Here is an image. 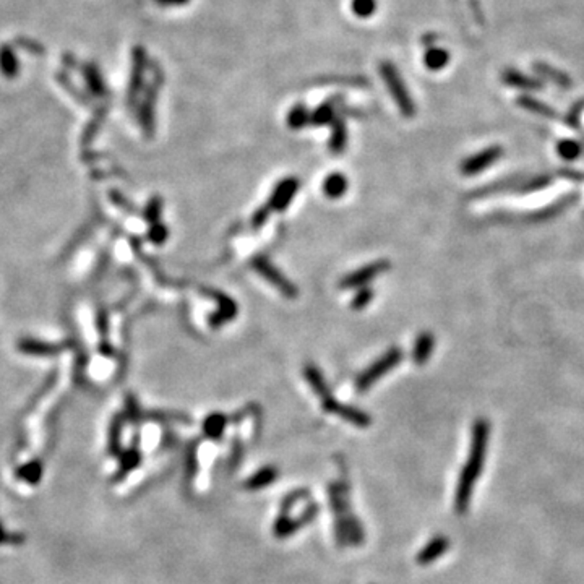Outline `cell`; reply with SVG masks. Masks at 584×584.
Listing matches in <instances>:
<instances>
[{
  "label": "cell",
  "instance_id": "6da1fadb",
  "mask_svg": "<svg viewBox=\"0 0 584 584\" xmlns=\"http://www.w3.org/2000/svg\"><path fill=\"white\" fill-rule=\"evenodd\" d=\"M490 437V424L487 419H477L472 425L471 435V448L466 463L459 472V481L456 485L455 494V511L458 515L468 511L469 503H471L474 487H476L477 479L484 471V464L487 458V446H489Z\"/></svg>",
  "mask_w": 584,
  "mask_h": 584
},
{
  "label": "cell",
  "instance_id": "7a4b0ae2",
  "mask_svg": "<svg viewBox=\"0 0 584 584\" xmlns=\"http://www.w3.org/2000/svg\"><path fill=\"white\" fill-rule=\"evenodd\" d=\"M380 73H381V78H383L385 85L388 86L390 94L393 96L394 103H396V106L399 111H401L403 116H406L407 118L414 117V114L417 111L416 104L414 101H412L406 85H404L401 75H399L396 67H394L392 62H381Z\"/></svg>",
  "mask_w": 584,
  "mask_h": 584
},
{
  "label": "cell",
  "instance_id": "3957f363",
  "mask_svg": "<svg viewBox=\"0 0 584 584\" xmlns=\"http://www.w3.org/2000/svg\"><path fill=\"white\" fill-rule=\"evenodd\" d=\"M403 357L404 354L399 348H392L386 351L381 357H379L375 362L370 364V366H368L366 370L357 377V380H355V388H357V392L366 393L367 390L375 383V381H379L381 377L385 375V373L392 372L393 368H396L399 366V362L403 361Z\"/></svg>",
  "mask_w": 584,
  "mask_h": 584
},
{
  "label": "cell",
  "instance_id": "277c9868",
  "mask_svg": "<svg viewBox=\"0 0 584 584\" xmlns=\"http://www.w3.org/2000/svg\"><path fill=\"white\" fill-rule=\"evenodd\" d=\"M252 266L255 268V271L260 276H263L268 283L273 284V286L278 289V291L283 294V296L291 297L294 299L299 294L297 288L294 286V284L289 281L286 276H284L281 271L276 268L275 265H271L270 262L266 260L265 257H255L252 260Z\"/></svg>",
  "mask_w": 584,
  "mask_h": 584
},
{
  "label": "cell",
  "instance_id": "5b68a950",
  "mask_svg": "<svg viewBox=\"0 0 584 584\" xmlns=\"http://www.w3.org/2000/svg\"><path fill=\"white\" fill-rule=\"evenodd\" d=\"M390 268H392V263L386 260H377L373 263H368V265L359 268V270L353 271V273H349L348 276H344V278L340 281V286L341 289L364 288L367 286L368 283H372L375 278H379V276L386 273Z\"/></svg>",
  "mask_w": 584,
  "mask_h": 584
},
{
  "label": "cell",
  "instance_id": "8992f818",
  "mask_svg": "<svg viewBox=\"0 0 584 584\" xmlns=\"http://www.w3.org/2000/svg\"><path fill=\"white\" fill-rule=\"evenodd\" d=\"M502 156H503V148L498 147V144H494V147H489L482 149V151L476 153V155L466 157V160L461 162L459 170L461 174L466 175V177L477 175L484 173V170L487 168H490L492 164H495V162H497Z\"/></svg>",
  "mask_w": 584,
  "mask_h": 584
},
{
  "label": "cell",
  "instance_id": "52a82bcc",
  "mask_svg": "<svg viewBox=\"0 0 584 584\" xmlns=\"http://www.w3.org/2000/svg\"><path fill=\"white\" fill-rule=\"evenodd\" d=\"M317 513H318V507L315 503L310 505V507L307 508V510L302 513L301 516L296 518V520L289 518V515H281L279 513L278 518H276V521H275V526H273L275 535L278 539L291 537V535L296 534L299 529L305 528L309 522L314 521L315 516H317Z\"/></svg>",
  "mask_w": 584,
  "mask_h": 584
},
{
  "label": "cell",
  "instance_id": "ba28073f",
  "mask_svg": "<svg viewBox=\"0 0 584 584\" xmlns=\"http://www.w3.org/2000/svg\"><path fill=\"white\" fill-rule=\"evenodd\" d=\"M322 407H323L325 412H329V414H335L338 417H341V419L346 420V422L357 425V427H361V429H366L372 424L370 416H368L367 412L357 409V407H354V406H348V404H342L340 401H336L335 398H329V399H327V401H322Z\"/></svg>",
  "mask_w": 584,
  "mask_h": 584
},
{
  "label": "cell",
  "instance_id": "9c48e42d",
  "mask_svg": "<svg viewBox=\"0 0 584 584\" xmlns=\"http://www.w3.org/2000/svg\"><path fill=\"white\" fill-rule=\"evenodd\" d=\"M299 187H301V183H299L296 177L283 179L275 187V190L271 192L270 200L266 203L271 208V212H284V210H288V206L292 203L294 196H296Z\"/></svg>",
  "mask_w": 584,
  "mask_h": 584
},
{
  "label": "cell",
  "instance_id": "30bf717a",
  "mask_svg": "<svg viewBox=\"0 0 584 584\" xmlns=\"http://www.w3.org/2000/svg\"><path fill=\"white\" fill-rule=\"evenodd\" d=\"M448 548H450V539L446 535H437L432 541L425 544L422 550L417 553V563L422 566L435 563L440 557L445 555Z\"/></svg>",
  "mask_w": 584,
  "mask_h": 584
},
{
  "label": "cell",
  "instance_id": "8fae6325",
  "mask_svg": "<svg viewBox=\"0 0 584 584\" xmlns=\"http://www.w3.org/2000/svg\"><path fill=\"white\" fill-rule=\"evenodd\" d=\"M433 349H435V336L430 331H422L416 338L414 346H412V362L416 366H425L432 357Z\"/></svg>",
  "mask_w": 584,
  "mask_h": 584
},
{
  "label": "cell",
  "instance_id": "7c38bea8",
  "mask_svg": "<svg viewBox=\"0 0 584 584\" xmlns=\"http://www.w3.org/2000/svg\"><path fill=\"white\" fill-rule=\"evenodd\" d=\"M140 463H142V453H140L138 448L137 446L129 448V450L124 451V453L118 456V469L117 472L114 474L112 482L124 481L130 472H134L135 469L140 466Z\"/></svg>",
  "mask_w": 584,
  "mask_h": 584
},
{
  "label": "cell",
  "instance_id": "4fadbf2b",
  "mask_svg": "<svg viewBox=\"0 0 584 584\" xmlns=\"http://www.w3.org/2000/svg\"><path fill=\"white\" fill-rule=\"evenodd\" d=\"M279 476V469L276 466H265L258 469L255 474H252L247 481L244 482V489L249 492H257L266 489L268 485L275 484L276 479Z\"/></svg>",
  "mask_w": 584,
  "mask_h": 584
},
{
  "label": "cell",
  "instance_id": "5bb4252c",
  "mask_svg": "<svg viewBox=\"0 0 584 584\" xmlns=\"http://www.w3.org/2000/svg\"><path fill=\"white\" fill-rule=\"evenodd\" d=\"M304 377H305L307 383L310 385V388L314 390L315 394H317V396L322 399V401H327V399L333 398L331 392H329V386L327 383V380H325L323 373L320 372V368L317 366H314V364H309V366H305Z\"/></svg>",
  "mask_w": 584,
  "mask_h": 584
},
{
  "label": "cell",
  "instance_id": "9a60e30c",
  "mask_svg": "<svg viewBox=\"0 0 584 584\" xmlns=\"http://www.w3.org/2000/svg\"><path fill=\"white\" fill-rule=\"evenodd\" d=\"M161 81L151 85L148 90L147 98H144L142 104V112H140V118H142V125L147 135H151L155 130V103H156V94H157V86Z\"/></svg>",
  "mask_w": 584,
  "mask_h": 584
},
{
  "label": "cell",
  "instance_id": "2e32d148",
  "mask_svg": "<svg viewBox=\"0 0 584 584\" xmlns=\"http://www.w3.org/2000/svg\"><path fill=\"white\" fill-rule=\"evenodd\" d=\"M216 301L219 304V309L216 310V314H213L212 317H210V323H212L213 328L223 327L224 323L236 318L237 315V305L231 297L224 296V294H218Z\"/></svg>",
  "mask_w": 584,
  "mask_h": 584
},
{
  "label": "cell",
  "instance_id": "e0dca14e",
  "mask_svg": "<svg viewBox=\"0 0 584 584\" xmlns=\"http://www.w3.org/2000/svg\"><path fill=\"white\" fill-rule=\"evenodd\" d=\"M348 187H349V182H348V177H346L344 174L333 173V174H329L328 177L323 181L322 190H323L327 199L338 200V199H341V196L344 195L346 192H348Z\"/></svg>",
  "mask_w": 584,
  "mask_h": 584
},
{
  "label": "cell",
  "instance_id": "ac0fdd59",
  "mask_svg": "<svg viewBox=\"0 0 584 584\" xmlns=\"http://www.w3.org/2000/svg\"><path fill=\"white\" fill-rule=\"evenodd\" d=\"M44 474V464L41 459H33L28 461V463L21 464V466L16 468L15 471V477L18 479V481L25 482V484L28 485H38L39 482H41Z\"/></svg>",
  "mask_w": 584,
  "mask_h": 584
},
{
  "label": "cell",
  "instance_id": "d6986e66",
  "mask_svg": "<svg viewBox=\"0 0 584 584\" xmlns=\"http://www.w3.org/2000/svg\"><path fill=\"white\" fill-rule=\"evenodd\" d=\"M227 427V417L223 412H213L203 420V435L210 440H221Z\"/></svg>",
  "mask_w": 584,
  "mask_h": 584
},
{
  "label": "cell",
  "instance_id": "ffe728a7",
  "mask_svg": "<svg viewBox=\"0 0 584 584\" xmlns=\"http://www.w3.org/2000/svg\"><path fill=\"white\" fill-rule=\"evenodd\" d=\"M346 144H348V129H346L344 120L336 118L333 122L331 137H329V151L340 155V153L344 151Z\"/></svg>",
  "mask_w": 584,
  "mask_h": 584
},
{
  "label": "cell",
  "instance_id": "44dd1931",
  "mask_svg": "<svg viewBox=\"0 0 584 584\" xmlns=\"http://www.w3.org/2000/svg\"><path fill=\"white\" fill-rule=\"evenodd\" d=\"M552 182H553V177H552V175H548V174L535 175V177L526 179V181H521V179H520V182L516 183L515 188H513V192L521 193V195H526V193H533V192L542 190V188H546V187L550 186Z\"/></svg>",
  "mask_w": 584,
  "mask_h": 584
},
{
  "label": "cell",
  "instance_id": "7402d4cb",
  "mask_svg": "<svg viewBox=\"0 0 584 584\" xmlns=\"http://www.w3.org/2000/svg\"><path fill=\"white\" fill-rule=\"evenodd\" d=\"M122 425H124V419H122V416H117V417H114V420L111 422V427H109L107 450L112 456H120L122 455V445H120Z\"/></svg>",
  "mask_w": 584,
  "mask_h": 584
},
{
  "label": "cell",
  "instance_id": "603a6c76",
  "mask_svg": "<svg viewBox=\"0 0 584 584\" xmlns=\"http://www.w3.org/2000/svg\"><path fill=\"white\" fill-rule=\"evenodd\" d=\"M448 62H450V54H448V51L438 49V47H432V49H429L424 55L425 67L432 70V72L445 68Z\"/></svg>",
  "mask_w": 584,
  "mask_h": 584
},
{
  "label": "cell",
  "instance_id": "cb8c5ba5",
  "mask_svg": "<svg viewBox=\"0 0 584 584\" xmlns=\"http://www.w3.org/2000/svg\"><path fill=\"white\" fill-rule=\"evenodd\" d=\"M336 120V111L335 106L329 103H323L310 114V124L315 127H322L333 124Z\"/></svg>",
  "mask_w": 584,
  "mask_h": 584
},
{
  "label": "cell",
  "instance_id": "d4e9b609",
  "mask_svg": "<svg viewBox=\"0 0 584 584\" xmlns=\"http://www.w3.org/2000/svg\"><path fill=\"white\" fill-rule=\"evenodd\" d=\"M503 81L508 83L510 86L521 88V90H539V88L542 86L541 81L524 77V75L518 73L515 70H508V72H505Z\"/></svg>",
  "mask_w": 584,
  "mask_h": 584
},
{
  "label": "cell",
  "instance_id": "484cf974",
  "mask_svg": "<svg viewBox=\"0 0 584 584\" xmlns=\"http://www.w3.org/2000/svg\"><path fill=\"white\" fill-rule=\"evenodd\" d=\"M144 65H147V55L144 51L137 49L135 51V67H134V77H131V96H137L140 86L143 85V75H144Z\"/></svg>",
  "mask_w": 584,
  "mask_h": 584
},
{
  "label": "cell",
  "instance_id": "4316f807",
  "mask_svg": "<svg viewBox=\"0 0 584 584\" xmlns=\"http://www.w3.org/2000/svg\"><path fill=\"white\" fill-rule=\"evenodd\" d=\"M518 104H520L522 109H526V111L539 114V116H546L548 118H559L552 107H548V106H546V104H542L541 101L529 98V96H521V98L518 99Z\"/></svg>",
  "mask_w": 584,
  "mask_h": 584
},
{
  "label": "cell",
  "instance_id": "83f0119b",
  "mask_svg": "<svg viewBox=\"0 0 584 584\" xmlns=\"http://www.w3.org/2000/svg\"><path fill=\"white\" fill-rule=\"evenodd\" d=\"M310 114L312 112L304 104H297V106H294L288 114V125L291 127L292 130L302 129V127L310 124Z\"/></svg>",
  "mask_w": 584,
  "mask_h": 584
},
{
  "label": "cell",
  "instance_id": "f1b7e54d",
  "mask_svg": "<svg viewBox=\"0 0 584 584\" xmlns=\"http://www.w3.org/2000/svg\"><path fill=\"white\" fill-rule=\"evenodd\" d=\"M557 153H559L565 161H574L581 156L583 147L576 140H561V142L557 144Z\"/></svg>",
  "mask_w": 584,
  "mask_h": 584
},
{
  "label": "cell",
  "instance_id": "f546056e",
  "mask_svg": "<svg viewBox=\"0 0 584 584\" xmlns=\"http://www.w3.org/2000/svg\"><path fill=\"white\" fill-rule=\"evenodd\" d=\"M351 7H353L355 16H359V18H368V16H372L373 13H375L379 3H377V0H353Z\"/></svg>",
  "mask_w": 584,
  "mask_h": 584
},
{
  "label": "cell",
  "instance_id": "4dcf8cb0",
  "mask_svg": "<svg viewBox=\"0 0 584 584\" xmlns=\"http://www.w3.org/2000/svg\"><path fill=\"white\" fill-rule=\"evenodd\" d=\"M161 213H162V199L161 196H153V199L148 201L147 208H144V219H147L149 224L160 223Z\"/></svg>",
  "mask_w": 584,
  "mask_h": 584
},
{
  "label": "cell",
  "instance_id": "1f68e13d",
  "mask_svg": "<svg viewBox=\"0 0 584 584\" xmlns=\"http://www.w3.org/2000/svg\"><path fill=\"white\" fill-rule=\"evenodd\" d=\"M372 299H373V289H370L368 286L359 288V291L355 292L353 302H351V309L354 310L366 309V307L372 302Z\"/></svg>",
  "mask_w": 584,
  "mask_h": 584
},
{
  "label": "cell",
  "instance_id": "d6a6232c",
  "mask_svg": "<svg viewBox=\"0 0 584 584\" xmlns=\"http://www.w3.org/2000/svg\"><path fill=\"white\" fill-rule=\"evenodd\" d=\"M26 541V535L21 533H12L7 531L5 526L0 522V546H21Z\"/></svg>",
  "mask_w": 584,
  "mask_h": 584
},
{
  "label": "cell",
  "instance_id": "836d02e7",
  "mask_svg": "<svg viewBox=\"0 0 584 584\" xmlns=\"http://www.w3.org/2000/svg\"><path fill=\"white\" fill-rule=\"evenodd\" d=\"M307 495H309V492L305 489L304 490H294L291 494H288L286 497L283 498V502H281V515H288L289 511L292 510L294 505L297 502H301V500H305Z\"/></svg>",
  "mask_w": 584,
  "mask_h": 584
},
{
  "label": "cell",
  "instance_id": "e575fe53",
  "mask_svg": "<svg viewBox=\"0 0 584 584\" xmlns=\"http://www.w3.org/2000/svg\"><path fill=\"white\" fill-rule=\"evenodd\" d=\"M168 237H169V231H168V227L164 226V224L162 223L151 224V227H149V231H148V239L151 240L153 244H156V245L164 244L166 240H168Z\"/></svg>",
  "mask_w": 584,
  "mask_h": 584
},
{
  "label": "cell",
  "instance_id": "d590c367",
  "mask_svg": "<svg viewBox=\"0 0 584 584\" xmlns=\"http://www.w3.org/2000/svg\"><path fill=\"white\" fill-rule=\"evenodd\" d=\"M535 70H537L539 73H542L544 77H550V80L559 83V85H563V86L570 85L568 77H566V75H563V73L557 72V70L548 68V67H546V65H535Z\"/></svg>",
  "mask_w": 584,
  "mask_h": 584
},
{
  "label": "cell",
  "instance_id": "8d00e7d4",
  "mask_svg": "<svg viewBox=\"0 0 584 584\" xmlns=\"http://www.w3.org/2000/svg\"><path fill=\"white\" fill-rule=\"evenodd\" d=\"M270 213H271V208L268 205L262 206V208H258L257 212L253 213V218H252L253 229H260L263 224L268 221V218H270Z\"/></svg>",
  "mask_w": 584,
  "mask_h": 584
},
{
  "label": "cell",
  "instance_id": "74e56055",
  "mask_svg": "<svg viewBox=\"0 0 584 584\" xmlns=\"http://www.w3.org/2000/svg\"><path fill=\"white\" fill-rule=\"evenodd\" d=\"M156 2L164 7H179V5H186V3L190 2V0H156Z\"/></svg>",
  "mask_w": 584,
  "mask_h": 584
}]
</instances>
